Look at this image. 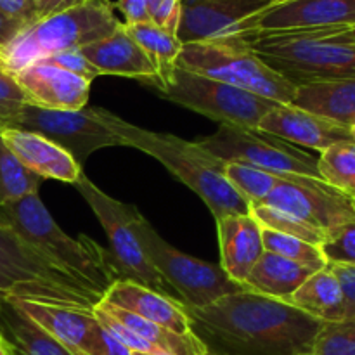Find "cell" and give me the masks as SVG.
Here are the masks:
<instances>
[{
    "label": "cell",
    "instance_id": "obj_48",
    "mask_svg": "<svg viewBox=\"0 0 355 355\" xmlns=\"http://www.w3.org/2000/svg\"><path fill=\"white\" fill-rule=\"evenodd\" d=\"M354 208H355V201H354Z\"/></svg>",
    "mask_w": 355,
    "mask_h": 355
},
{
    "label": "cell",
    "instance_id": "obj_31",
    "mask_svg": "<svg viewBox=\"0 0 355 355\" xmlns=\"http://www.w3.org/2000/svg\"><path fill=\"white\" fill-rule=\"evenodd\" d=\"M262 238L266 252L284 257V259L300 263V266L307 267V269L314 270V272L328 266L319 246L312 245V243L295 238V236L269 231V229H262Z\"/></svg>",
    "mask_w": 355,
    "mask_h": 355
},
{
    "label": "cell",
    "instance_id": "obj_42",
    "mask_svg": "<svg viewBox=\"0 0 355 355\" xmlns=\"http://www.w3.org/2000/svg\"><path fill=\"white\" fill-rule=\"evenodd\" d=\"M83 2H87V0H35L38 9V16L40 17L62 12V10L71 9V7L80 6V3Z\"/></svg>",
    "mask_w": 355,
    "mask_h": 355
},
{
    "label": "cell",
    "instance_id": "obj_16",
    "mask_svg": "<svg viewBox=\"0 0 355 355\" xmlns=\"http://www.w3.org/2000/svg\"><path fill=\"white\" fill-rule=\"evenodd\" d=\"M257 128L298 148L314 149L319 153L338 142L354 141L352 132L347 127L291 104H277L260 120Z\"/></svg>",
    "mask_w": 355,
    "mask_h": 355
},
{
    "label": "cell",
    "instance_id": "obj_33",
    "mask_svg": "<svg viewBox=\"0 0 355 355\" xmlns=\"http://www.w3.org/2000/svg\"><path fill=\"white\" fill-rule=\"evenodd\" d=\"M319 250L328 266L355 267V218L326 232Z\"/></svg>",
    "mask_w": 355,
    "mask_h": 355
},
{
    "label": "cell",
    "instance_id": "obj_39",
    "mask_svg": "<svg viewBox=\"0 0 355 355\" xmlns=\"http://www.w3.org/2000/svg\"><path fill=\"white\" fill-rule=\"evenodd\" d=\"M340 283L343 297V311L345 319L355 318V267L350 266H329Z\"/></svg>",
    "mask_w": 355,
    "mask_h": 355
},
{
    "label": "cell",
    "instance_id": "obj_43",
    "mask_svg": "<svg viewBox=\"0 0 355 355\" xmlns=\"http://www.w3.org/2000/svg\"><path fill=\"white\" fill-rule=\"evenodd\" d=\"M21 30H24L23 24H19L17 21L7 17L6 14L0 10V49H2L3 45L9 44V42L12 40Z\"/></svg>",
    "mask_w": 355,
    "mask_h": 355
},
{
    "label": "cell",
    "instance_id": "obj_15",
    "mask_svg": "<svg viewBox=\"0 0 355 355\" xmlns=\"http://www.w3.org/2000/svg\"><path fill=\"white\" fill-rule=\"evenodd\" d=\"M272 0H180L177 38L180 44L238 38L248 17Z\"/></svg>",
    "mask_w": 355,
    "mask_h": 355
},
{
    "label": "cell",
    "instance_id": "obj_32",
    "mask_svg": "<svg viewBox=\"0 0 355 355\" xmlns=\"http://www.w3.org/2000/svg\"><path fill=\"white\" fill-rule=\"evenodd\" d=\"M250 214L253 215V218L259 222L262 229L281 232V234L295 236V238H300L315 246L321 245L322 239H324V232L318 231L312 225L305 224V222L298 220V218L291 217V215L283 214V211L276 210V208L259 205V207L250 208Z\"/></svg>",
    "mask_w": 355,
    "mask_h": 355
},
{
    "label": "cell",
    "instance_id": "obj_45",
    "mask_svg": "<svg viewBox=\"0 0 355 355\" xmlns=\"http://www.w3.org/2000/svg\"><path fill=\"white\" fill-rule=\"evenodd\" d=\"M343 33H345V37H349L350 40L355 42V26L354 28H345V30H343Z\"/></svg>",
    "mask_w": 355,
    "mask_h": 355
},
{
    "label": "cell",
    "instance_id": "obj_34",
    "mask_svg": "<svg viewBox=\"0 0 355 355\" xmlns=\"http://www.w3.org/2000/svg\"><path fill=\"white\" fill-rule=\"evenodd\" d=\"M312 355H355V318L322 326Z\"/></svg>",
    "mask_w": 355,
    "mask_h": 355
},
{
    "label": "cell",
    "instance_id": "obj_36",
    "mask_svg": "<svg viewBox=\"0 0 355 355\" xmlns=\"http://www.w3.org/2000/svg\"><path fill=\"white\" fill-rule=\"evenodd\" d=\"M85 355H134V352L96 321L87 340Z\"/></svg>",
    "mask_w": 355,
    "mask_h": 355
},
{
    "label": "cell",
    "instance_id": "obj_14",
    "mask_svg": "<svg viewBox=\"0 0 355 355\" xmlns=\"http://www.w3.org/2000/svg\"><path fill=\"white\" fill-rule=\"evenodd\" d=\"M355 0H272L243 23L241 35L354 28Z\"/></svg>",
    "mask_w": 355,
    "mask_h": 355
},
{
    "label": "cell",
    "instance_id": "obj_3",
    "mask_svg": "<svg viewBox=\"0 0 355 355\" xmlns=\"http://www.w3.org/2000/svg\"><path fill=\"white\" fill-rule=\"evenodd\" d=\"M345 28L245 35L246 47L293 85L355 78V42Z\"/></svg>",
    "mask_w": 355,
    "mask_h": 355
},
{
    "label": "cell",
    "instance_id": "obj_7",
    "mask_svg": "<svg viewBox=\"0 0 355 355\" xmlns=\"http://www.w3.org/2000/svg\"><path fill=\"white\" fill-rule=\"evenodd\" d=\"M177 66L277 104H291L297 92V85L269 68L239 37L182 45Z\"/></svg>",
    "mask_w": 355,
    "mask_h": 355
},
{
    "label": "cell",
    "instance_id": "obj_44",
    "mask_svg": "<svg viewBox=\"0 0 355 355\" xmlns=\"http://www.w3.org/2000/svg\"><path fill=\"white\" fill-rule=\"evenodd\" d=\"M0 355H14L12 345H10V342L7 340V336L3 335L2 329H0Z\"/></svg>",
    "mask_w": 355,
    "mask_h": 355
},
{
    "label": "cell",
    "instance_id": "obj_30",
    "mask_svg": "<svg viewBox=\"0 0 355 355\" xmlns=\"http://www.w3.org/2000/svg\"><path fill=\"white\" fill-rule=\"evenodd\" d=\"M224 173L229 186L248 203L250 208L262 205L281 179L277 173L238 162L225 163Z\"/></svg>",
    "mask_w": 355,
    "mask_h": 355
},
{
    "label": "cell",
    "instance_id": "obj_10",
    "mask_svg": "<svg viewBox=\"0 0 355 355\" xmlns=\"http://www.w3.org/2000/svg\"><path fill=\"white\" fill-rule=\"evenodd\" d=\"M158 94L163 99L217 121L218 127L225 125L250 130L259 127L260 120L277 106V103L266 97L187 71L179 66L165 89Z\"/></svg>",
    "mask_w": 355,
    "mask_h": 355
},
{
    "label": "cell",
    "instance_id": "obj_8",
    "mask_svg": "<svg viewBox=\"0 0 355 355\" xmlns=\"http://www.w3.org/2000/svg\"><path fill=\"white\" fill-rule=\"evenodd\" d=\"M76 189L89 203L99 218L107 239H110V262L118 274V279H128L142 286L166 295L179 302L175 291L168 286L162 274L155 269L146 255L137 232V218L141 211L134 205H125L107 196L85 173L76 180Z\"/></svg>",
    "mask_w": 355,
    "mask_h": 355
},
{
    "label": "cell",
    "instance_id": "obj_38",
    "mask_svg": "<svg viewBox=\"0 0 355 355\" xmlns=\"http://www.w3.org/2000/svg\"><path fill=\"white\" fill-rule=\"evenodd\" d=\"M153 24L177 35L180 21V0H146Z\"/></svg>",
    "mask_w": 355,
    "mask_h": 355
},
{
    "label": "cell",
    "instance_id": "obj_19",
    "mask_svg": "<svg viewBox=\"0 0 355 355\" xmlns=\"http://www.w3.org/2000/svg\"><path fill=\"white\" fill-rule=\"evenodd\" d=\"M104 300L139 318L162 326L186 338H196L186 307L180 302L128 279H118L107 288Z\"/></svg>",
    "mask_w": 355,
    "mask_h": 355
},
{
    "label": "cell",
    "instance_id": "obj_41",
    "mask_svg": "<svg viewBox=\"0 0 355 355\" xmlns=\"http://www.w3.org/2000/svg\"><path fill=\"white\" fill-rule=\"evenodd\" d=\"M114 7L121 10L125 16L123 24H142V23H151L148 12V6L146 0H118Z\"/></svg>",
    "mask_w": 355,
    "mask_h": 355
},
{
    "label": "cell",
    "instance_id": "obj_6",
    "mask_svg": "<svg viewBox=\"0 0 355 355\" xmlns=\"http://www.w3.org/2000/svg\"><path fill=\"white\" fill-rule=\"evenodd\" d=\"M120 24L110 0H87L62 12L40 17L0 49V69L16 75L49 55L94 44Z\"/></svg>",
    "mask_w": 355,
    "mask_h": 355
},
{
    "label": "cell",
    "instance_id": "obj_11",
    "mask_svg": "<svg viewBox=\"0 0 355 355\" xmlns=\"http://www.w3.org/2000/svg\"><path fill=\"white\" fill-rule=\"evenodd\" d=\"M205 151L224 163L238 162L277 175H304L321 179L318 158L298 146L260 132L220 125L215 134L196 141Z\"/></svg>",
    "mask_w": 355,
    "mask_h": 355
},
{
    "label": "cell",
    "instance_id": "obj_4",
    "mask_svg": "<svg viewBox=\"0 0 355 355\" xmlns=\"http://www.w3.org/2000/svg\"><path fill=\"white\" fill-rule=\"evenodd\" d=\"M0 298L92 311L103 295L0 222Z\"/></svg>",
    "mask_w": 355,
    "mask_h": 355
},
{
    "label": "cell",
    "instance_id": "obj_28",
    "mask_svg": "<svg viewBox=\"0 0 355 355\" xmlns=\"http://www.w3.org/2000/svg\"><path fill=\"white\" fill-rule=\"evenodd\" d=\"M318 166L326 184L355 201V141L338 142L322 151Z\"/></svg>",
    "mask_w": 355,
    "mask_h": 355
},
{
    "label": "cell",
    "instance_id": "obj_21",
    "mask_svg": "<svg viewBox=\"0 0 355 355\" xmlns=\"http://www.w3.org/2000/svg\"><path fill=\"white\" fill-rule=\"evenodd\" d=\"M217 236L220 248L218 266L232 281L245 286L250 272L266 252L262 227L252 214L227 215L217 220Z\"/></svg>",
    "mask_w": 355,
    "mask_h": 355
},
{
    "label": "cell",
    "instance_id": "obj_1",
    "mask_svg": "<svg viewBox=\"0 0 355 355\" xmlns=\"http://www.w3.org/2000/svg\"><path fill=\"white\" fill-rule=\"evenodd\" d=\"M186 312L208 355H312L324 326L288 302L246 288Z\"/></svg>",
    "mask_w": 355,
    "mask_h": 355
},
{
    "label": "cell",
    "instance_id": "obj_24",
    "mask_svg": "<svg viewBox=\"0 0 355 355\" xmlns=\"http://www.w3.org/2000/svg\"><path fill=\"white\" fill-rule=\"evenodd\" d=\"M312 272L314 270L291 262L284 257L263 252L250 272L248 279L245 281V288L263 297L288 302Z\"/></svg>",
    "mask_w": 355,
    "mask_h": 355
},
{
    "label": "cell",
    "instance_id": "obj_35",
    "mask_svg": "<svg viewBox=\"0 0 355 355\" xmlns=\"http://www.w3.org/2000/svg\"><path fill=\"white\" fill-rule=\"evenodd\" d=\"M26 103V96L14 75L0 69V132L6 128H16Z\"/></svg>",
    "mask_w": 355,
    "mask_h": 355
},
{
    "label": "cell",
    "instance_id": "obj_23",
    "mask_svg": "<svg viewBox=\"0 0 355 355\" xmlns=\"http://www.w3.org/2000/svg\"><path fill=\"white\" fill-rule=\"evenodd\" d=\"M291 106L331 120L342 127H355V78L297 85Z\"/></svg>",
    "mask_w": 355,
    "mask_h": 355
},
{
    "label": "cell",
    "instance_id": "obj_37",
    "mask_svg": "<svg viewBox=\"0 0 355 355\" xmlns=\"http://www.w3.org/2000/svg\"><path fill=\"white\" fill-rule=\"evenodd\" d=\"M47 64H54L58 68L64 69V71L73 73L76 76H82V78L89 80V82H94V80L99 76L97 69L90 64L85 59V55L80 52V49H73V51L59 52V54L49 55V58L42 59Z\"/></svg>",
    "mask_w": 355,
    "mask_h": 355
},
{
    "label": "cell",
    "instance_id": "obj_18",
    "mask_svg": "<svg viewBox=\"0 0 355 355\" xmlns=\"http://www.w3.org/2000/svg\"><path fill=\"white\" fill-rule=\"evenodd\" d=\"M87 61L101 75H116L135 78L151 89H159V78L155 64L148 58L141 45L132 38L125 24L121 23L107 37L80 49Z\"/></svg>",
    "mask_w": 355,
    "mask_h": 355
},
{
    "label": "cell",
    "instance_id": "obj_2",
    "mask_svg": "<svg viewBox=\"0 0 355 355\" xmlns=\"http://www.w3.org/2000/svg\"><path fill=\"white\" fill-rule=\"evenodd\" d=\"M107 128L127 148H135L158 159L172 175L200 196L215 222L227 215L250 214V207L225 179V163L205 151L198 142L184 141L166 132L146 130L99 107Z\"/></svg>",
    "mask_w": 355,
    "mask_h": 355
},
{
    "label": "cell",
    "instance_id": "obj_5",
    "mask_svg": "<svg viewBox=\"0 0 355 355\" xmlns=\"http://www.w3.org/2000/svg\"><path fill=\"white\" fill-rule=\"evenodd\" d=\"M0 222L12 227L21 238L54 260L61 269L92 286L103 297L107 288L118 281L107 250L101 248L85 234L78 238L66 234L55 224L38 194L0 207Z\"/></svg>",
    "mask_w": 355,
    "mask_h": 355
},
{
    "label": "cell",
    "instance_id": "obj_47",
    "mask_svg": "<svg viewBox=\"0 0 355 355\" xmlns=\"http://www.w3.org/2000/svg\"><path fill=\"white\" fill-rule=\"evenodd\" d=\"M2 302H6V300H2V298H0V305H2Z\"/></svg>",
    "mask_w": 355,
    "mask_h": 355
},
{
    "label": "cell",
    "instance_id": "obj_25",
    "mask_svg": "<svg viewBox=\"0 0 355 355\" xmlns=\"http://www.w3.org/2000/svg\"><path fill=\"white\" fill-rule=\"evenodd\" d=\"M288 304L324 324L345 319L342 290L329 266L312 272L305 283L291 295Z\"/></svg>",
    "mask_w": 355,
    "mask_h": 355
},
{
    "label": "cell",
    "instance_id": "obj_9",
    "mask_svg": "<svg viewBox=\"0 0 355 355\" xmlns=\"http://www.w3.org/2000/svg\"><path fill=\"white\" fill-rule=\"evenodd\" d=\"M137 232L148 259L175 291L184 307H207L245 290L218 263L205 262L168 245L142 215L137 218Z\"/></svg>",
    "mask_w": 355,
    "mask_h": 355
},
{
    "label": "cell",
    "instance_id": "obj_13",
    "mask_svg": "<svg viewBox=\"0 0 355 355\" xmlns=\"http://www.w3.org/2000/svg\"><path fill=\"white\" fill-rule=\"evenodd\" d=\"M262 205L291 215L324 234L355 218L354 201L314 177L281 175Z\"/></svg>",
    "mask_w": 355,
    "mask_h": 355
},
{
    "label": "cell",
    "instance_id": "obj_46",
    "mask_svg": "<svg viewBox=\"0 0 355 355\" xmlns=\"http://www.w3.org/2000/svg\"><path fill=\"white\" fill-rule=\"evenodd\" d=\"M134 355H173V354L162 352V350H158V352H134Z\"/></svg>",
    "mask_w": 355,
    "mask_h": 355
},
{
    "label": "cell",
    "instance_id": "obj_12",
    "mask_svg": "<svg viewBox=\"0 0 355 355\" xmlns=\"http://www.w3.org/2000/svg\"><path fill=\"white\" fill-rule=\"evenodd\" d=\"M16 128L44 135L61 146L76 159L80 166L96 151L113 146H123L120 139L107 128L99 107H83L75 111L45 110L26 103L17 120Z\"/></svg>",
    "mask_w": 355,
    "mask_h": 355
},
{
    "label": "cell",
    "instance_id": "obj_26",
    "mask_svg": "<svg viewBox=\"0 0 355 355\" xmlns=\"http://www.w3.org/2000/svg\"><path fill=\"white\" fill-rule=\"evenodd\" d=\"M0 329L12 349L23 355H76L44 331L9 300L0 305Z\"/></svg>",
    "mask_w": 355,
    "mask_h": 355
},
{
    "label": "cell",
    "instance_id": "obj_27",
    "mask_svg": "<svg viewBox=\"0 0 355 355\" xmlns=\"http://www.w3.org/2000/svg\"><path fill=\"white\" fill-rule=\"evenodd\" d=\"M125 28L155 64L159 78V89L156 92H159L162 89H165L166 83L172 78L173 71H175L182 44L177 38V35L170 33V31L163 30L153 23L125 24Z\"/></svg>",
    "mask_w": 355,
    "mask_h": 355
},
{
    "label": "cell",
    "instance_id": "obj_29",
    "mask_svg": "<svg viewBox=\"0 0 355 355\" xmlns=\"http://www.w3.org/2000/svg\"><path fill=\"white\" fill-rule=\"evenodd\" d=\"M44 179L26 168L0 135V207L38 194Z\"/></svg>",
    "mask_w": 355,
    "mask_h": 355
},
{
    "label": "cell",
    "instance_id": "obj_40",
    "mask_svg": "<svg viewBox=\"0 0 355 355\" xmlns=\"http://www.w3.org/2000/svg\"><path fill=\"white\" fill-rule=\"evenodd\" d=\"M0 10L24 28L40 19L35 0H0Z\"/></svg>",
    "mask_w": 355,
    "mask_h": 355
},
{
    "label": "cell",
    "instance_id": "obj_22",
    "mask_svg": "<svg viewBox=\"0 0 355 355\" xmlns=\"http://www.w3.org/2000/svg\"><path fill=\"white\" fill-rule=\"evenodd\" d=\"M44 331L54 336L59 343L68 347L76 355H85L90 329L96 324V315L87 309L59 307V305L35 304V302L9 300Z\"/></svg>",
    "mask_w": 355,
    "mask_h": 355
},
{
    "label": "cell",
    "instance_id": "obj_20",
    "mask_svg": "<svg viewBox=\"0 0 355 355\" xmlns=\"http://www.w3.org/2000/svg\"><path fill=\"white\" fill-rule=\"evenodd\" d=\"M0 135L16 158L40 179H52L75 186L83 173V166H80L68 151L44 135L21 128H6Z\"/></svg>",
    "mask_w": 355,
    "mask_h": 355
},
{
    "label": "cell",
    "instance_id": "obj_17",
    "mask_svg": "<svg viewBox=\"0 0 355 355\" xmlns=\"http://www.w3.org/2000/svg\"><path fill=\"white\" fill-rule=\"evenodd\" d=\"M28 103L45 110L75 111L89 103V80L64 71L54 64L37 61L14 75Z\"/></svg>",
    "mask_w": 355,
    "mask_h": 355
}]
</instances>
